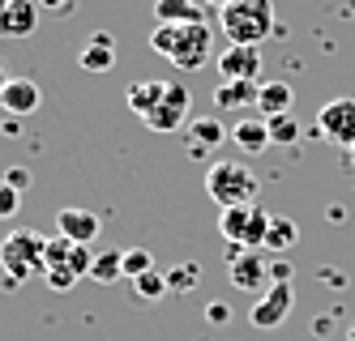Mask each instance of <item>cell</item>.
<instances>
[{
	"label": "cell",
	"instance_id": "30",
	"mask_svg": "<svg viewBox=\"0 0 355 341\" xmlns=\"http://www.w3.org/2000/svg\"><path fill=\"white\" fill-rule=\"evenodd\" d=\"M31 179H35V175H31L26 167H9V171H5V183H13L17 192H26V188H31Z\"/></svg>",
	"mask_w": 355,
	"mask_h": 341
},
{
	"label": "cell",
	"instance_id": "26",
	"mask_svg": "<svg viewBox=\"0 0 355 341\" xmlns=\"http://www.w3.org/2000/svg\"><path fill=\"white\" fill-rule=\"evenodd\" d=\"M133 291L146 299V303H155V299H163L167 295V277L163 273H155V269H150V273H141V277H133Z\"/></svg>",
	"mask_w": 355,
	"mask_h": 341
},
{
	"label": "cell",
	"instance_id": "15",
	"mask_svg": "<svg viewBox=\"0 0 355 341\" xmlns=\"http://www.w3.org/2000/svg\"><path fill=\"white\" fill-rule=\"evenodd\" d=\"M39 102H43V90H39V82H31V77H13V82L0 90V107L9 116H35Z\"/></svg>",
	"mask_w": 355,
	"mask_h": 341
},
{
	"label": "cell",
	"instance_id": "18",
	"mask_svg": "<svg viewBox=\"0 0 355 341\" xmlns=\"http://www.w3.org/2000/svg\"><path fill=\"white\" fill-rule=\"evenodd\" d=\"M155 21L159 26H193V21H206V9H201V0H155Z\"/></svg>",
	"mask_w": 355,
	"mask_h": 341
},
{
	"label": "cell",
	"instance_id": "34",
	"mask_svg": "<svg viewBox=\"0 0 355 341\" xmlns=\"http://www.w3.org/2000/svg\"><path fill=\"white\" fill-rule=\"evenodd\" d=\"M201 5H214V9H227V5H232V0H201Z\"/></svg>",
	"mask_w": 355,
	"mask_h": 341
},
{
	"label": "cell",
	"instance_id": "5",
	"mask_svg": "<svg viewBox=\"0 0 355 341\" xmlns=\"http://www.w3.org/2000/svg\"><path fill=\"white\" fill-rule=\"evenodd\" d=\"M90 265L94 256L86 243H73L64 234L56 239H47V252H43V282L52 286V291H73L82 277H90Z\"/></svg>",
	"mask_w": 355,
	"mask_h": 341
},
{
	"label": "cell",
	"instance_id": "20",
	"mask_svg": "<svg viewBox=\"0 0 355 341\" xmlns=\"http://www.w3.org/2000/svg\"><path fill=\"white\" fill-rule=\"evenodd\" d=\"M257 90L261 82H218L214 102L223 111H248V107H257Z\"/></svg>",
	"mask_w": 355,
	"mask_h": 341
},
{
	"label": "cell",
	"instance_id": "4",
	"mask_svg": "<svg viewBox=\"0 0 355 341\" xmlns=\"http://www.w3.org/2000/svg\"><path fill=\"white\" fill-rule=\"evenodd\" d=\"M43 252H47V239L39 230H13L0 239V269H5L9 291H17L26 277H43Z\"/></svg>",
	"mask_w": 355,
	"mask_h": 341
},
{
	"label": "cell",
	"instance_id": "33",
	"mask_svg": "<svg viewBox=\"0 0 355 341\" xmlns=\"http://www.w3.org/2000/svg\"><path fill=\"white\" fill-rule=\"evenodd\" d=\"M9 82H13V77H9V68H5V60H0V90H5Z\"/></svg>",
	"mask_w": 355,
	"mask_h": 341
},
{
	"label": "cell",
	"instance_id": "36",
	"mask_svg": "<svg viewBox=\"0 0 355 341\" xmlns=\"http://www.w3.org/2000/svg\"><path fill=\"white\" fill-rule=\"evenodd\" d=\"M347 341H355V324H351V329H347Z\"/></svg>",
	"mask_w": 355,
	"mask_h": 341
},
{
	"label": "cell",
	"instance_id": "29",
	"mask_svg": "<svg viewBox=\"0 0 355 341\" xmlns=\"http://www.w3.org/2000/svg\"><path fill=\"white\" fill-rule=\"evenodd\" d=\"M39 9L52 17H69V13H78V0H39Z\"/></svg>",
	"mask_w": 355,
	"mask_h": 341
},
{
	"label": "cell",
	"instance_id": "17",
	"mask_svg": "<svg viewBox=\"0 0 355 341\" xmlns=\"http://www.w3.org/2000/svg\"><path fill=\"white\" fill-rule=\"evenodd\" d=\"M78 60H82L86 73H112V64H116V39L107 30H94L86 39V47H82Z\"/></svg>",
	"mask_w": 355,
	"mask_h": 341
},
{
	"label": "cell",
	"instance_id": "1",
	"mask_svg": "<svg viewBox=\"0 0 355 341\" xmlns=\"http://www.w3.org/2000/svg\"><path fill=\"white\" fill-rule=\"evenodd\" d=\"M150 47L159 51L163 60H171L175 68H206L210 51H214V30L206 21H193V26H155L150 35Z\"/></svg>",
	"mask_w": 355,
	"mask_h": 341
},
{
	"label": "cell",
	"instance_id": "24",
	"mask_svg": "<svg viewBox=\"0 0 355 341\" xmlns=\"http://www.w3.org/2000/svg\"><path fill=\"white\" fill-rule=\"evenodd\" d=\"M163 277H167V291H175V295H189V291H197L201 269H197V260H180V265H171Z\"/></svg>",
	"mask_w": 355,
	"mask_h": 341
},
{
	"label": "cell",
	"instance_id": "10",
	"mask_svg": "<svg viewBox=\"0 0 355 341\" xmlns=\"http://www.w3.org/2000/svg\"><path fill=\"white\" fill-rule=\"evenodd\" d=\"M56 234L90 248L98 234H103V218H98L94 209H86V205H64V209H56Z\"/></svg>",
	"mask_w": 355,
	"mask_h": 341
},
{
	"label": "cell",
	"instance_id": "27",
	"mask_svg": "<svg viewBox=\"0 0 355 341\" xmlns=\"http://www.w3.org/2000/svg\"><path fill=\"white\" fill-rule=\"evenodd\" d=\"M155 269V256H150V248H129L124 252V277H141V273H150Z\"/></svg>",
	"mask_w": 355,
	"mask_h": 341
},
{
	"label": "cell",
	"instance_id": "13",
	"mask_svg": "<svg viewBox=\"0 0 355 341\" xmlns=\"http://www.w3.org/2000/svg\"><path fill=\"white\" fill-rule=\"evenodd\" d=\"M214 64H218L223 82H257V77H261V51L257 47L227 43V51H218Z\"/></svg>",
	"mask_w": 355,
	"mask_h": 341
},
{
	"label": "cell",
	"instance_id": "9",
	"mask_svg": "<svg viewBox=\"0 0 355 341\" xmlns=\"http://www.w3.org/2000/svg\"><path fill=\"white\" fill-rule=\"evenodd\" d=\"M189 107H193V94L180 82H167V94L155 107V116H146V128H155V133H184L180 124H189Z\"/></svg>",
	"mask_w": 355,
	"mask_h": 341
},
{
	"label": "cell",
	"instance_id": "16",
	"mask_svg": "<svg viewBox=\"0 0 355 341\" xmlns=\"http://www.w3.org/2000/svg\"><path fill=\"white\" fill-rule=\"evenodd\" d=\"M232 145L240 149V154H266L270 149V124H266V116H244V120H236L232 124Z\"/></svg>",
	"mask_w": 355,
	"mask_h": 341
},
{
	"label": "cell",
	"instance_id": "12",
	"mask_svg": "<svg viewBox=\"0 0 355 341\" xmlns=\"http://www.w3.org/2000/svg\"><path fill=\"white\" fill-rule=\"evenodd\" d=\"M180 137H184V145H189L193 158H206L210 149H218L223 141H232V128H227L223 120H214V116H193L184 124Z\"/></svg>",
	"mask_w": 355,
	"mask_h": 341
},
{
	"label": "cell",
	"instance_id": "8",
	"mask_svg": "<svg viewBox=\"0 0 355 341\" xmlns=\"http://www.w3.org/2000/svg\"><path fill=\"white\" fill-rule=\"evenodd\" d=\"M317 133L338 145V149H351L355 145V98H334L325 102L321 116H317Z\"/></svg>",
	"mask_w": 355,
	"mask_h": 341
},
{
	"label": "cell",
	"instance_id": "23",
	"mask_svg": "<svg viewBox=\"0 0 355 341\" xmlns=\"http://www.w3.org/2000/svg\"><path fill=\"white\" fill-rule=\"evenodd\" d=\"M90 277L98 286H112L124 277V252H98L94 256V265H90Z\"/></svg>",
	"mask_w": 355,
	"mask_h": 341
},
{
	"label": "cell",
	"instance_id": "25",
	"mask_svg": "<svg viewBox=\"0 0 355 341\" xmlns=\"http://www.w3.org/2000/svg\"><path fill=\"white\" fill-rule=\"evenodd\" d=\"M270 124V145H295L300 141V120L287 111V116H274V120H266Z\"/></svg>",
	"mask_w": 355,
	"mask_h": 341
},
{
	"label": "cell",
	"instance_id": "3",
	"mask_svg": "<svg viewBox=\"0 0 355 341\" xmlns=\"http://www.w3.org/2000/svg\"><path fill=\"white\" fill-rule=\"evenodd\" d=\"M257 175H252L244 163L236 158H210L206 163V192L218 209H232V205H252L257 201Z\"/></svg>",
	"mask_w": 355,
	"mask_h": 341
},
{
	"label": "cell",
	"instance_id": "32",
	"mask_svg": "<svg viewBox=\"0 0 355 341\" xmlns=\"http://www.w3.org/2000/svg\"><path fill=\"white\" fill-rule=\"evenodd\" d=\"M270 277L274 282H291V265H287V260H278V265L270 269Z\"/></svg>",
	"mask_w": 355,
	"mask_h": 341
},
{
	"label": "cell",
	"instance_id": "7",
	"mask_svg": "<svg viewBox=\"0 0 355 341\" xmlns=\"http://www.w3.org/2000/svg\"><path fill=\"white\" fill-rule=\"evenodd\" d=\"M227 277H232V286L244 295L270 291V282H274L261 252H248V248H236V243H227Z\"/></svg>",
	"mask_w": 355,
	"mask_h": 341
},
{
	"label": "cell",
	"instance_id": "21",
	"mask_svg": "<svg viewBox=\"0 0 355 341\" xmlns=\"http://www.w3.org/2000/svg\"><path fill=\"white\" fill-rule=\"evenodd\" d=\"M291 86L287 82H261V90H257V111L266 116V120H274V116H287L291 111Z\"/></svg>",
	"mask_w": 355,
	"mask_h": 341
},
{
	"label": "cell",
	"instance_id": "2",
	"mask_svg": "<svg viewBox=\"0 0 355 341\" xmlns=\"http://www.w3.org/2000/svg\"><path fill=\"white\" fill-rule=\"evenodd\" d=\"M218 21H223V35L240 47H261L270 35H278L270 0H232L227 9H218Z\"/></svg>",
	"mask_w": 355,
	"mask_h": 341
},
{
	"label": "cell",
	"instance_id": "19",
	"mask_svg": "<svg viewBox=\"0 0 355 341\" xmlns=\"http://www.w3.org/2000/svg\"><path fill=\"white\" fill-rule=\"evenodd\" d=\"M163 94H167V82H129V86H124V102H129V111L141 116V120L155 116Z\"/></svg>",
	"mask_w": 355,
	"mask_h": 341
},
{
	"label": "cell",
	"instance_id": "14",
	"mask_svg": "<svg viewBox=\"0 0 355 341\" xmlns=\"http://www.w3.org/2000/svg\"><path fill=\"white\" fill-rule=\"evenodd\" d=\"M39 17H43L39 0H9L5 17H0V35L5 39H31L39 30Z\"/></svg>",
	"mask_w": 355,
	"mask_h": 341
},
{
	"label": "cell",
	"instance_id": "22",
	"mask_svg": "<svg viewBox=\"0 0 355 341\" xmlns=\"http://www.w3.org/2000/svg\"><path fill=\"white\" fill-rule=\"evenodd\" d=\"M300 243V226L295 218H270V230H266V252H278L283 256L287 248Z\"/></svg>",
	"mask_w": 355,
	"mask_h": 341
},
{
	"label": "cell",
	"instance_id": "35",
	"mask_svg": "<svg viewBox=\"0 0 355 341\" xmlns=\"http://www.w3.org/2000/svg\"><path fill=\"white\" fill-rule=\"evenodd\" d=\"M5 9H9V0H0V17H5Z\"/></svg>",
	"mask_w": 355,
	"mask_h": 341
},
{
	"label": "cell",
	"instance_id": "37",
	"mask_svg": "<svg viewBox=\"0 0 355 341\" xmlns=\"http://www.w3.org/2000/svg\"><path fill=\"white\" fill-rule=\"evenodd\" d=\"M347 158H351V163H355V145H351V149H347Z\"/></svg>",
	"mask_w": 355,
	"mask_h": 341
},
{
	"label": "cell",
	"instance_id": "11",
	"mask_svg": "<svg viewBox=\"0 0 355 341\" xmlns=\"http://www.w3.org/2000/svg\"><path fill=\"white\" fill-rule=\"evenodd\" d=\"M291 282H270V291H261L257 307L248 311V320L257 324V329H278L287 316H291Z\"/></svg>",
	"mask_w": 355,
	"mask_h": 341
},
{
	"label": "cell",
	"instance_id": "28",
	"mask_svg": "<svg viewBox=\"0 0 355 341\" xmlns=\"http://www.w3.org/2000/svg\"><path fill=\"white\" fill-rule=\"evenodd\" d=\"M17 209H21V192L13 188V183H5V179H0V222L17 218Z\"/></svg>",
	"mask_w": 355,
	"mask_h": 341
},
{
	"label": "cell",
	"instance_id": "6",
	"mask_svg": "<svg viewBox=\"0 0 355 341\" xmlns=\"http://www.w3.org/2000/svg\"><path fill=\"white\" fill-rule=\"evenodd\" d=\"M270 218L266 209L252 201V205H232V209H218V234L227 243H236V248H248V252H257L266 248V230H270Z\"/></svg>",
	"mask_w": 355,
	"mask_h": 341
},
{
	"label": "cell",
	"instance_id": "31",
	"mask_svg": "<svg viewBox=\"0 0 355 341\" xmlns=\"http://www.w3.org/2000/svg\"><path fill=\"white\" fill-rule=\"evenodd\" d=\"M206 320H210V324H227V320H232V307H227L223 299L206 303Z\"/></svg>",
	"mask_w": 355,
	"mask_h": 341
}]
</instances>
